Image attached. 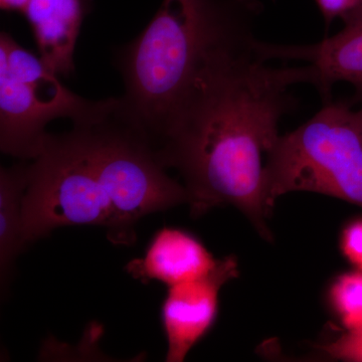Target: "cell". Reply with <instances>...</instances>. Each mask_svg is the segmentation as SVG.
Returning a JSON list of instances; mask_svg holds the SVG:
<instances>
[{
	"label": "cell",
	"mask_w": 362,
	"mask_h": 362,
	"mask_svg": "<svg viewBox=\"0 0 362 362\" xmlns=\"http://www.w3.org/2000/svg\"><path fill=\"white\" fill-rule=\"evenodd\" d=\"M239 277L233 256L220 259L206 277L168 288L161 306V323L168 342L165 361L182 362L216 322L221 288Z\"/></svg>",
	"instance_id": "6"
},
{
	"label": "cell",
	"mask_w": 362,
	"mask_h": 362,
	"mask_svg": "<svg viewBox=\"0 0 362 362\" xmlns=\"http://www.w3.org/2000/svg\"><path fill=\"white\" fill-rule=\"evenodd\" d=\"M316 349L337 361L362 362V329L346 330L335 339L317 345Z\"/></svg>",
	"instance_id": "12"
},
{
	"label": "cell",
	"mask_w": 362,
	"mask_h": 362,
	"mask_svg": "<svg viewBox=\"0 0 362 362\" xmlns=\"http://www.w3.org/2000/svg\"><path fill=\"white\" fill-rule=\"evenodd\" d=\"M297 192L362 207V106L354 110L331 100L296 130L279 136L264 168L269 214L279 197Z\"/></svg>",
	"instance_id": "4"
},
{
	"label": "cell",
	"mask_w": 362,
	"mask_h": 362,
	"mask_svg": "<svg viewBox=\"0 0 362 362\" xmlns=\"http://www.w3.org/2000/svg\"><path fill=\"white\" fill-rule=\"evenodd\" d=\"M218 262L192 233L164 226L154 233L144 256L131 259L125 270L143 284L159 282L168 288L206 277Z\"/></svg>",
	"instance_id": "8"
},
{
	"label": "cell",
	"mask_w": 362,
	"mask_h": 362,
	"mask_svg": "<svg viewBox=\"0 0 362 362\" xmlns=\"http://www.w3.org/2000/svg\"><path fill=\"white\" fill-rule=\"evenodd\" d=\"M344 26L333 37L313 45H275L256 40L259 58L296 59L313 69V83L323 103L331 101V90L337 83L354 86V103L362 106V4L342 16Z\"/></svg>",
	"instance_id": "7"
},
{
	"label": "cell",
	"mask_w": 362,
	"mask_h": 362,
	"mask_svg": "<svg viewBox=\"0 0 362 362\" xmlns=\"http://www.w3.org/2000/svg\"><path fill=\"white\" fill-rule=\"evenodd\" d=\"M340 247L345 258L362 271V218L345 226L340 238Z\"/></svg>",
	"instance_id": "13"
},
{
	"label": "cell",
	"mask_w": 362,
	"mask_h": 362,
	"mask_svg": "<svg viewBox=\"0 0 362 362\" xmlns=\"http://www.w3.org/2000/svg\"><path fill=\"white\" fill-rule=\"evenodd\" d=\"M116 98L86 99L62 84L40 57L0 35V148L21 160H33L47 141V126L59 118L75 124L98 120Z\"/></svg>",
	"instance_id": "5"
},
{
	"label": "cell",
	"mask_w": 362,
	"mask_h": 362,
	"mask_svg": "<svg viewBox=\"0 0 362 362\" xmlns=\"http://www.w3.org/2000/svg\"><path fill=\"white\" fill-rule=\"evenodd\" d=\"M255 42L252 25L221 33L171 115L156 154L180 173L192 216L233 206L272 242L264 157L280 136L281 118L294 107L290 88L312 85L313 70L268 66Z\"/></svg>",
	"instance_id": "1"
},
{
	"label": "cell",
	"mask_w": 362,
	"mask_h": 362,
	"mask_svg": "<svg viewBox=\"0 0 362 362\" xmlns=\"http://www.w3.org/2000/svg\"><path fill=\"white\" fill-rule=\"evenodd\" d=\"M328 301L345 330L362 329V271L338 276L328 290Z\"/></svg>",
	"instance_id": "11"
},
{
	"label": "cell",
	"mask_w": 362,
	"mask_h": 362,
	"mask_svg": "<svg viewBox=\"0 0 362 362\" xmlns=\"http://www.w3.org/2000/svg\"><path fill=\"white\" fill-rule=\"evenodd\" d=\"M28 164L0 169V280L6 292L16 258L28 246L23 240V204L28 185Z\"/></svg>",
	"instance_id": "10"
},
{
	"label": "cell",
	"mask_w": 362,
	"mask_h": 362,
	"mask_svg": "<svg viewBox=\"0 0 362 362\" xmlns=\"http://www.w3.org/2000/svg\"><path fill=\"white\" fill-rule=\"evenodd\" d=\"M259 11L257 0H163L141 35L118 52L125 90L117 110L156 151L209 47Z\"/></svg>",
	"instance_id": "3"
},
{
	"label": "cell",
	"mask_w": 362,
	"mask_h": 362,
	"mask_svg": "<svg viewBox=\"0 0 362 362\" xmlns=\"http://www.w3.org/2000/svg\"><path fill=\"white\" fill-rule=\"evenodd\" d=\"M90 0H30L25 14L45 66L59 77L75 71L74 52Z\"/></svg>",
	"instance_id": "9"
},
{
	"label": "cell",
	"mask_w": 362,
	"mask_h": 362,
	"mask_svg": "<svg viewBox=\"0 0 362 362\" xmlns=\"http://www.w3.org/2000/svg\"><path fill=\"white\" fill-rule=\"evenodd\" d=\"M316 2L327 26L334 18H342L345 13L362 4V0H316Z\"/></svg>",
	"instance_id": "14"
},
{
	"label": "cell",
	"mask_w": 362,
	"mask_h": 362,
	"mask_svg": "<svg viewBox=\"0 0 362 362\" xmlns=\"http://www.w3.org/2000/svg\"><path fill=\"white\" fill-rule=\"evenodd\" d=\"M116 103L93 122L47 136L28 164L23 197L25 244L63 226H97L117 246H132L148 214L185 204L182 183L168 175L151 145L119 115Z\"/></svg>",
	"instance_id": "2"
},
{
	"label": "cell",
	"mask_w": 362,
	"mask_h": 362,
	"mask_svg": "<svg viewBox=\"0 0 362 362\" xmlns=\"http://www.w3.org/2000/svg\"><path fill=\"white\" fill-rule=\"evenodd\" d=\"M30 0H0L2 11L23 13Z\"/></svg>",
	"instance_id": "15"
}]
</instances>
